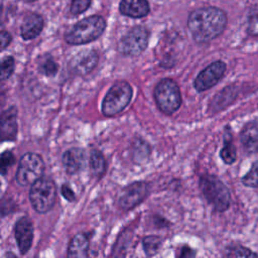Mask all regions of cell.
Wrapping results in <instances>:
<instances>
[{
    "label": "cell",
    "instance_id": "1",
    "mask_svg": "<svg viewBox=\"0 0 258 258\" xmlns=\"http://www.w3.org/2000/svg\"><path fill=\"white\" fill-rule=\"evenodd\" d=\"M227 25L226 13L217 7H202L190 12L187 27L192 38L199 43H206L222 34Z\"/></svg>",
    "mask_w": 258,
    "mask_h": 258
},
{
    "label": "cell",
    "instance_id": "2",
    "mask_svg": "<svg viewBox=\"0 0 258 258\" xmlns=\"http://www.w3.org/2000/svg\"><path fill=\"white\" fill-rule=\"evenodd\" d=\"M106 22L102 16L93 15L77 22L64 35V40L72 45L89 43L99 38L104 32Z\"/></svg>",
    "mask_w": 258,
    "mask_h": 258
},
{
    "label": "cell",
    "instance_id": "3",
    "mask_svg": "<svg viewBox=\"0 0 258 258\" xmlns=\"http://www.w3.org/2000/svg\"><path fill=\"white\" fill-rule=\"evenodd\" d=\"M200 187L208 203L216 211L224 212L230 207V191L224 182L215 175L205 174L201 176Z\"/></svg>",
    "mask_w": 258,
    "mask_h": 258
},
{
    "label": "cell",
    "instance_id": "4",
    "mask_svg": "<svg viewBox=\"0 0 258 258\" xmlns=\"http://www.w3.org/2000/svg\"><path fill=\"white\" fill-rule=\"evenodd\" d=\"M133 95L131 86L125 81H117L107 92L103 103L102 112L111 117L121 113L130 103Z\"/></svg>",
    "mask_w": 258,
    "mask_h": 258
},
{
    "label": "cell",
    "instance_id": "5",
    "mask_svg": "<svg viewBox=\"0 0 258 258\" xmlns=\"http://www.w3.org/2000/svg\"><path fill=\"white\" fill-rule=\"evenodd\" d=\"M56 199V186L48 177H41L31 184L29 200L33 209L39 214H45L54 206Z\"/></svg>",
    "mask_w": 258,
    "mask_h": 258
},
{
    "label": "cell",
    "instance_id": "6",
    "mask_svg": "<svg viewBox=\"0 0 258 258\" xmlns=\"http://www.w3.org/2000/svg\"><path fill=\"white\" fill-rule=\"evenodd\" d=\"M153 96L159 110L166 115L173 114L180 107L181 94L177 84L171 79L159 81L155 86Z\"/></svg>",
    "mask_w": 258,
    "mask_h": 258
},
{
    "label": "cell",
    "instance_id": "7",
    "mask_svg": "<svg viewBox=\"0 0 258 258\" xmlns=\"http://www.w3.org/2000/svg\"><path fill=\"white\" fill-rule=\"evenodd\" d=\"M43 172L44 162L42 158L35 153H26L19 160L15 179L19 185H31L42 177Z\"/></svg>",
    "mask_w": 258,
    "mask_h": 258
},
{
    "label": "cell",
    "instance_id": "8",
    "mask_svg": "<svg viewBox=\"0 0 258 258\" xmlns=\"http://www.w3.org/2000/svg\"><path fill=\"white\" fill-rule=\"evenodd\" d=\"M149 32L142 26L130 29L119 41L118 50L124 55L136 56L142 53L147 47Z\"/></svg>",
    "mask_w": 258,
    "mask_h": 258
},
{
    "label": "cell",
    "instance_id": "9",
    "mask_svg": "<svg viewBox=\"0 0 258 258\" xmlns=\"http://www.w3.org/2000/svg\"><path fill=\"white\" fill-rule=\"evenodd\" d=\"M226 63L222 60H216L205 68L195 79L194 86L198 92H204L214 87L224 77Z\"/></svg>",
    "mask_w": 258,
    "mask_h": 258
},
{
    "label": "cell",
    "instance_id": "10",
    "mask_svg": "<svg viewBox=\"0 0 258 258\" xmlns=\"http://www.w3.org/2000/svg\"><path fill=\"white\" fill-rule=\"evenodd\" d=\"M149 194V184L144 181H135L123 188L119 197V205L123 210H132L145 200Z\"/></svg>",
    "mask_w": 258,
    "mask_h": 258
},
{
    "label": "cell",
    "instance_id": "11",
    "mask_svg": "<svg viewBox=\"0 0 258 258\" xmlns=\"http://www.w3.org/2000/svg\"><path fill=\"white\" fill-rule=\"evenodd\" d=\"M98 62V54L95 50H83L73 56L69 62V70L72 74L85 76L91 73Z\"/></svg>",
    "mask_w": 258,
    "mask_h": 258
},
{
    "label": "cell",
    "instance_id": "12",
    "mask_svg": "<svg viewBox=\"0 0 258 258\" xmlns=\"http://www.w3.org/2000/svg\"><path fill=\"white\" fill-rule=\"evenodd\" d=\"M14 236L22 255L30 249L33 241V226L27 217H21L14 226Z\"/></svg>",
    "mask_w": 258,
    "mask_h": 258
},
{
    "label": "cell",
    "instance_id": "13",
    "mask_svg": "<svg viewBox=\"0 0 258 258\" xmlns=\"http://www.w3.org/2000/svg\"><path fill=\"white\" fill-rule=\"evenodd\" d=\"M62 166L67 173L75 174L83 169L85 166L86 156L85 151L81 148L74 147L67 150L61 157Z\"/></svg>",
    "mask_w": 258,
    "mask_h": 258
},
{
    "label": "cell",
    "instance_id": "14",
    "mask_svg": "<svg viewBox=\"0 0 258 258\" xmlns=\"http://www.w3.org/2000/svg\"><path fill=\"white\" fill-rule=\"evenodd\" d=\"M17 136V109L12 106L1 115V137L3 141H12Z\"/></svg>",
    "mask_w": 258,
    "mask_h": 258
},
{
    "label": "cell",
    "instance_id": "15",
    "mask_svg": "<svg viewBox=\"0 0 258 258\" xmlns=\"http://www.w3.org/2000/svg\"><path fill=\"white\" fill-rule=\"evenodd\" d=\"M43 28V18L37 13L27 14L21 24L20 34L24 40L37 37Z\"/></svg>",
    "mask_w": 258,
    "mask_h": 258
},
{
    "label": "cell",
    "instance_id": "16",
    "mask_svg": "<svg viewBox=\"0 0 258 258\" xmlns=\"http://www.w3.org/2000/svg\"><path fill=\"white\" fill-rule=\"evenodd\" d=\"M119 10L125 16L142 18L149 13L150 7L147 0H121Z\"/></svg>",
    "mask_w": 258,
    "mask_h": 258
},
{
    "label": "cell",
    "instance_id": "17",
    "mask_svg": "<svg viewBox=\"0 0 258 258\" xmlns=\"http://www.w3.org/2000/svg\"><path fill=\"white\" fill-rule=\"evenodd\" d=\"M89 239L85 234L75 235L68 248V257H88Z\"/></svg>",
    "mask_w": 258,
    "mask_h": 258
},
{
    "label": "cell",
    "instance_id": "18",
    "mask_svg": "<svg viewBox=\"0 0 258 258\" xmlns=\"http://www.w3.org/2000/svg\"><path fill=\"white\" fill-rule=\"evenodd\" d=\"M241 141L248 151H255L258 148V123H248L241 133Z\"/></svg>",
    "mask_w": 258,
    "mask_h": 258
},
{
    "label": "cell",
    "instance_id": "19",
    "mask_svg": "<svg viewBox=\"0 0 258 258\" xmlns=\"http://www.w3.org/2000/svg\"><path fill=\"white\" fill-rule=\"evenodd\" d=\"M90 169L94 176L100 177L103 175L106 169V162L103 154L96 149H93L90 153Z\"/></svg>",
    "mask_w": 258,
    "mask_h": 258
},
{
    "label": "cell",
    "instance_id": "20",
    "mask_svg": "<svg viewBox=\"0 0 258 258\" xmlns=\"http://www.w3.org/2000/svg\"><path fill=\"white\" fill-rule=\"evenodd\" d=\"M221 158L227 164H232L236 160V158H237L236 147H235V145L233 143L232 136L230 134L225 136L224 146L221 149Z\"/></svg>",
    "mask_w": 258,
    "mask_h": 258
},
{
    "label": "cell",
    "instance_id": "21",
    "mask_svg": "<svg viewBox=\"0 0 258 258\" xmlns=\"http://www.w3.org/2000/svg\"><path fill=\"white\" fill-rule=\"evenodd\" d=\"M142 244H143V249L145 254L147 256H153L157 254V252L159 251L162 241L159 237L151 235V236H146L143 239Z\"/></svg>",
    "mask_w": 258,
    "mask_h": 258
},
{
    "label": "cell",
    "instance_id": "22",
    "mask_svg": "<svg viewBox=\"0 0 258 258\" xmlns=\"http://www.w3.org/2000/svg\"><path fill=\"white\" fill-rule=\"evenodd\" d=\"M38 71L40 74L46 77H53L58 71V64L51 58V56H46L42 58L38 64Z\"/></svg>",
    "mask_w": 258,
    "mask_h": 258
},
{
    "label": "cell",
    "instance_id": "23",
    "mask_svg": "<svg viewBox=\"0 0 258 258\" xmlns=\"http://www.w3.org/2000/svg\"><path fill=\"white\" fill-rule=\"evenodd\" d=\"M225 255L227 257H257L258 254L251 251L250 249L241 245L230 246L226 249Z\"/></svg>",
    "mask_w": 258,
    "mask_h": 258
},
{
    "label": "cell",
    "instance_id": "24",
    "mask_svg": "<svg viewBox=\"0 0 258 258\" xmlns=\"http://www.w3.org/2000/svg\"><path fill=\"white\" fill-rule=\"evenodd\" d=\"M242 182L249 187H258V160L252 164L250 170L242 177Z\"/></svg>",
    "mask_w": 258,
    "mask_h": 258
},
{
    "label": "cell",
    "instance_id": "25",
    "mask_svg": "<svg viewBox=\"0 0 258 258\" xmlns=\"http://www.w3.org/2000/svg\"><path fill=\"white\" fill-rule=\"evenodd\" d=\"M247 31L252 36H258V4L253 6L248 14Z\"/></svg>",
    "mask_w": 258,
    "mask_h": 258
},
{
    "label": "cell",
    "instance_id": "26",
    "mask_svg": "<svg viewBox=\"0 0 258 258\" xmlns=\"http://www.w3.org/2000/svg\"><path fill=\"white\" fill-rule=\"evenodd\" d=\"M14 71V58L10 55L2 58L1 61V80L5 81L12 75Z\"/></svg>",
    "mask_w": 258,
    "mask_h": 258
},
{
    "label": "cell",
    "instance_id": "27",
    "mask_svg": "<svg viewBox=\"0 0 258 258\" xmlns=\"http://www.w3.org/2000/svg\"><path fill=\"white\" fill-rule=\"evenodd\" d=\"M91 4V0H73L71 4V12L74 15H79L85 12Z\"/></svg>",
    "mask_w": 258,
    "mask_h": 258
},
{
    "label": "cell",
    "instance_id": "28",
    "mask_svg": "<svg viewBox=\"0 0 258 258\" xmlns=\"http://www.w3.org/2000/svg\"><path fill=\"white\" fill-rule=\"evenodd\" d=\"M15 157L11 151H4L1 154V172L4 175L6 170L14 163Z\"/></svg>",
    "mask_w": 258,
    "mask_h": 258
},
{
    "label": "cell",
    "instance_id": "29",
    "mask_svg": "<svg viewBox=\"0 0 258 258\" xmlns=\"http://www.w3.org/2000/svg\"><path fill=\"white\" fill-rule=\"evenodd\" d=\"M61 194L63 196V198L69 201V202H74L76 200V196H75V192L73 191V189L69 186L68 183H64L61 185Z\"/></svg>",
    "mask_w": 258,
    "mask_h": 258
},
{
    "label": "cell",
    "instance_id": "30",
    "mask_svg": "<svg viewBox=\"0 0 258 258\" xmlns=\"http://www.w3.org/2000/svg\"><path fill=\"white\" fill-rule=\"evenodd\" d=\"M0 39H1V48L5 49L10 44V42L12 40V36L9 32L2 30L0 33Z\"/></svg>",
    "mask_w": 258,
    "mask_h": 258
},
{
    "label": "cell",
    "instance_id": "31",
    "mask_svg": "<svg viewBox=\"0 0 258 258\" xmlns=\"http://www.w3.org/2000/svg\"><path fill=\"white\" fill-rule=\"evenodd\" d=\"M143 147V149H149V148H147L148 147V145L145 143V142H142V144H139V143H137V148H139V147ZM135 152H137L136 153V155H137V159H139V157H142V158H144L145 157V154H148L149 155V150H138V149H136L135 150Z\"/></svg>",
    "mask_w": 258,
    "mask_h": 258
},
{
    "label": "cell",
    "instance_id": "32",
    "mask_svg": "<svg viewBox=\"0 0 258 258\" xmlns=\"http://www.w3.org/2000/svg\"><path fill=\"white\" fill-rule=\"evenodd\" d=\"M195 255H196L195 251L191 248H189L188 246H183L180 250V253L178 254L179 257H192Z\"/></svg>",
    "mask_w": 258,
    "mask_h": 258
},
{
    "label": "cell",
    "instance_id": "33",
    "mask_svg": "<svg viewBox=\"0 0 258 258\" xmlns=\"http://www.w3.org/2000/svg\"><path fill=\"white\" fill-rule=\"evenodd\" d=\"M24 2H27V3H30V2H33V1H36V0H23Z\"/></svg>",
    "mask_w": 258,
    "mask_h": 258
}]
</instances>
